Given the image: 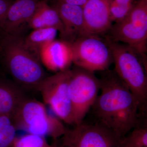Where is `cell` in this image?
<instances>
[{"label": "cell", "mask_w": 147, "mask_h": 147, "mask_svg": "<svg viewBox=\"0 0 147 147\" xmlns=\"http://www.w3.org/2000/svg\"><path fill=\"white\" fill-rule=\"evenodd\" d=\"M11 3L9 0H0V22L5 16Z\"/></svg>", "instance_id": "obj_21"}, {"label": "cell", "mask_w": 147, "mask_h": 147, "mask_svg": "<svg viewBox=\"0 0 147 147\" xmlns=\"http://www.w3.org/2000/svg\"><path fill=\"white\" fill-rule=\"evenodd\" d=\"M38 0H16L11 4L0 22V33L18 34L21 28L27 25L36 10Z\"/></svg>", "instance_id": "obj_11"}, {"label": "cell", "mask_w": 147, "mask_h": 147, "mask_svg": "<svg viewBox=\"0 0 147 147\" xmlns=\"http://www.w3.org/2000/svg\"><path fill=\"white\" fill-rule=\"evenodd\" d=\"M111 0H87L82 6L86 34L104 35L113 26L110 11Z\"/></svg>", "instance_id": "obj_10"}, {"label": "cell", "mask_w": 147, "mask_h": 147, "mask_svg": "<svg viewBox=\"0 0 147 147\" xmlns=\"http://www.w3.org/2000/svg\"><path fill=\"white\" fill-rule=\"evenodd\" d=\"M100 90V79L94 72L76 66L69 69L68 92L74 126L84 121Z\"/></svg>", "instance_id": "obj_6"}, {"label": "cell", "mask_w": 147, "mask_h": 147, "mask_svg": "<svg viewBox=\"0 0 147 147\" xmlns=\"http://www.w3.org/2000/svg\"><path fill=\"white\" fill-rule=\"evenodd\" d=\"M117 4L123 5H133L132 1L133 0H112Z\"/></svg>", "instance_id": "obj_23"}, {"label": "cell", "mask_w": 147, "mask_h": 147, "mask_svg": "<svg viewBox=\"0 0 147 147\" xmlns=\"http://www.w3.org/2000/svg\"><path fill=\"white\" fill-rule=\"evenodd\" d=\"M11 147H59L56 143L50 145L46 138L35 134L26 133L16 136Z\"/></svg>", "instance_id": "obj_19"}, {"label": "cell", "mask_w": 147, "mask_h": 147, "mask_svg": "<svg viewBox=\"0 0 147 147\" xmlns=\"http://www.w3.org/2000/svg\"><path fill=\"white\" fill-rule=\"evenodd\" d=\"M118 146L147 147V117L140 118L136 126L120 139Z\"/></svg>", "instance_id": "obj_17"}, {"label": "cell", "mask_w": 147, "mask_h": 147, "mask_svg": "<svg viewBox=\"0 0 147 147\" xmlns=\"http://www.w3.org/2000/svg\"><path fill=\"white\" fill-rule=\"evenodd\" d=\"M56 8L62 23V38L69 42L86 35L82 7L58 1Z\"/></svg>", "instance_id": "obj_13"}, {"label": "cell", "mask_w": 147, "mask_h": 147, "mask_svg": "<svg viewBox=\"0 0 147 147\" xmlns=\"http://www.w3.org/2000/svg\"><path fill=\"white\" fill-rule=\"evenodd\" d=\"M100 94L91 109L98 122L123 138L139 120L137 98L114 70L101 71Z\"/></svg>", "instance_id": "obj_1"}, {"label": "cell", "mask_w": 147, "mask_h": 147, "mask_svg": "<svg viewBox=\"0 0 147 147\" xmlns=\"http://www.w3.org/2000/svg\"><path fill=\"white\" fill-rule=\"evenodd\" d=\"M69 69L47 76L40 85L38 92L43 103L55 115L65 123L73 125L68 92Z\"/></svg>", "instance_id": "obj_9"}, {"label": "cell", "mask_w": 147, "mask_h": 147, "mask_svg": "<svg viewBox=\"0 0 147 147\" xmlns=\"http://www.w3.org/2000/svg\"><path fill=\"white\" fill-rule=\"evenodd\" d=\"M39 57L42 65L56 73L69 69L72 63L71 45L63 40H55L44 45L40 50Z\"/></svg>", "instance_id": "obj_12"}, {"label": "cell", "mask_w": 147, "mask_h": 147, "mask_svg": "<svg viewBox=\"0 0 147 147\" xmlns=\"http://www.w3.org/2000/svg\"><path fill=\"white\" fill-rule=\"evenodd\" d=\"M27 26L30 28H53L58 30L62 38L63 27L56 7L48 5L45 1H39L36 10L29 20Z\"/></svg>", "instance_id": "obj_15"}, {"label": "cell", "mask_w": 147, "mask_h": 147, "mask_svg": "<svg viewBox=\"0 0 147 147\" xmlns=\"http://www.w3.org/2000/svg\"><path fill=\"white\" fill-rule=\"evenodd\" d=\"M0 54L11 80L26 92H38L47 77L39 56L25 45L20 34L0 33Z\"/></svg>", "instance_id": "obj_2"}, {"label": "cell", "mask_w": 147, "mask_h": 147, "mask_svg": "<svg viewBox=\"0 0 147 147\" xmlns=\"http://www.w3.org/2000/svg\"><path fill=\"white\" fill-rule=\"evenodd\" d=\"M105 39L110 47L115 64L113 70L137 98L139 117H146L147 67L131 47L121 42Z\"/></svg>", "instance_id": "obj_3"}, {"label": "cell", "mask_w": 147, "mask_h": 147, "mask_svg": "<svg viewBox=\"0 0 147 147\" xmlns=\"http://www.w3.org/2000/svg\"><path fill=\"white\" fill-rule=\"evenodd\" d=\"M17 131L57 141L65 133L67 128L63 122L48 113L46 105L28 96L11 117Z\"/></svg>", "instance_id": "obj_4"}, {"label": "cell", "mask_w": 147, "mask_h": 147, "mask_svg": "<svg viewBox=\"0 0 147 147\" xmlns=\"http://www.w3.org/2000/svg\"><path fill=\"white\" fill-rule=\"evenodd\" d=\"M134 5H123L117 4L111 0L110 5V17L112 22L117 23L126 17Z\"/></svg>", "instance_id": "obj_20"}, {"label": "cell", "mask_w": 147, "mask_h": 147, "mask_svg": "<svg viewBox=\"0 0 147 147\" xmlns=\"http://www.w3.org/2000/svg\"><path fill=\"white\" fill-rule=\"evenodd\" d=\"M58 32V30L53 28L35 29L24 38V44L29 50L39 56L41 48L56 40Z\"/></svg>", "instance_id": "obj_16"}, {"label": "cell", "mask_w": 147, "mask_h": 147, "mask_svg": "<svg viewBox=\"0 0 147 147\" xmlns=\"http://www.w3.org/2000/svg\"><path fill=\"white\" fill-rule=\"evenodd\" d=\"M75 66L94 72L107 70L113 62L111 50L106 39L86 34L69 42Z\"/></svg>", "instance_id": "obj_7"}, {"label": "cell", "mask_w": 147, "mask_h": 147, "mask_svg": "<svg viewBox=\"0 0 147 147\" xmlns=\"http://www.w3.org/2000/svg\"><path fill=\"white\" fill-rule=\"evenodd\" d=\"M121 137L100 123H81L67 128L60 138L59 147H117Z\"/></svg>", "instance_id": "obj_8"}, {"label": "cell", "mask_w": 147, "mask_h": 147, "mask_svg": "<svg viewBox=\"0 0 147 147\" xmlns=\"http://www.w3.org/2000/svg\"><path fill=\"white\" fill-rule=\"evenodd\" d=\"M16 131L11 118L0 115V147H11Z\"/></svg>", "instance_id": "obj_18"}, {"label": "cell", "mask_w": 147, "mask_h": 147, "mask_svg": "<svg viewBox=\"0 0 147 147\" xmlns=\"http://www.w3.org/2000/svg\"><path fill=\"white\" fill-rule=\"evenodd\" d=\"M117 147H121L119 146H117Z\"/></svg>", "instance_id": "obj_24"}, {"label": "cell", "mask_w": 147, "mask_h": 147, "mask_svg": "<svg viewBox=\"0 0 147 147\" xmlns=\"http://www.w3.org/2000/svg\"><path fill=\"white\" fill-rule=\"evenodd\" d=\"M58 1L68 4L82 7L86 2L87 0H58Z\"/></svg>", "instance_id": "obj_22"}, {"label": "cell", "mask_w": 147, "mask_h": 147, "mask_svg": "<svg viewBox=\"0 0 147 147\" xmlns=\"http://www.w3.org/2000/svg\"><path fill=\"white\" fill-rule=\"evenodd\" d=\"M107 39L131 47L147 67V0H139L124 19L113 24Z\"/></svg>", "instance_id": "obj_5"}, {"label": "cell", "mask_w": 147, "mask_h": 147, "mask_svg": "<svg viewBox=\"0 0 147 147\" xmlns=\"http://www.w3.org/2000/svg\"><path fill=\"white\" fill-rule=\"evenodd\" d=\"M28 96L27 92L13 80L0 76V115L11 117Z\"/></svg>", "instance_id": "obj_14"}]
</instances>
